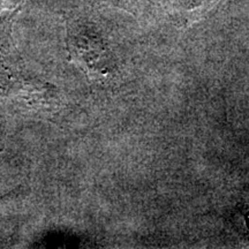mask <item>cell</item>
<instances>
[{
    "instance_id": "cell-1",
    "label": "cell",
    "mask_w": 249,
    "mask_h": 249,
    "mask_svg": "<svg viewBox=\"0 0 249 249\" xmlns=\"http://www.w3.org/2000/svg\"><path fill=\"white\" fill-rule=\"evenodd\" d=\"M186 9H198L201 7H211L216 0H177Z\"/></svg>"
}]
</instances>
